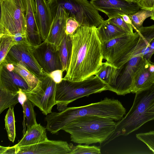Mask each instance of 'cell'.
<instances>
[{
  "mask_svg": "<svg viewBox=\"0 0 154 154\" xmlns=\"http://www.w3.org/2000/svg\"><path fill=\"white\" fill-rule=\"evenodd\" d=\"M34 106L27 98L22 106L23 109L24 120L23 121V134L25 133V119H26L27 129L31 126L37 124L36 118V114L34 109Z\"/></svg>",
  "mask_w": 154,
  "mask_h": 154,
  "instance_id": "cell-26",
  "label": "cell"
},
{
  "mask_svg": "<svg viewBox=\"0 0 154 154\" xmlns=\"http://www.w3.org/2000/svg\"><path fill=\"white\" fill-rule=\"evenodd\" d=\"M90 2L98 11L111 18L120 15L132 14L140 8L137 2L124 0H91Z\"/></svg>",
  "mask_w": 154,
  "mask_h": 154,
  "instance_id": "cell-14",
  "label": "cell"
},
{
  "mask_svg": "<svg viewBox=\"0 0 154 154\" xmlns=\"http://www.w3.org/2000/svg\"><path fill=\"white\" fill-rule=\"evenodd\" d=\"M149 112L154 114V103L151 106L149 110Z\"/></svg>",
  "mask_w": 154,
  "mask_h": 154,
  "instance_id": "cell-40",
  "label": "cell"
},
{
  "mask_svg": "<svg viewBox=\"0 0 154 154\" xmlns=\"http://www.w3.org/2000/svg\"><path fill=\"white\" fill-rule=\"evenodd\" d=\"M52 16L60 6L74 18L80 26L97 27L104 20L97 10L87 0H47Z\"/></svg>",
  "mask_w": 154,
  "mask_h": 154,
  "instance_id": "cell-7",
  "label": "cell"
},
{
  "mask_svg": "<svg viewBox=\"0 0 154 154\" xmlns=\"http://www.w3.org/2000/svg\"><path fill=\"white\" fill-rule=\"evenodd\" d=\"M27 99V97L26 94L22 91L21 89H20L18 92L19 102L22 106Z\"/></svg>",
  "mask_w": 154,
  "mask_h": 154,
  "instance_id": "cell-37",
  "label": "cell"
},
{
  "mask_svg": "<svg viewBox=\"0 0 154 154\" xmlns=\"http://www.w3.org/2000/svg\"><path fill=\"white\" fill-rule=\"evenodd\" d=\"M40 79V82L36 88L25 93L34 106L46 116L52 112L53 106L56 105L57 84L48 75Z\"/></svg>",
  "mask_w": 154,
  "mask_h": 154,
  "instance_id": "cell-10",
  "label": "cell"
},
{
  "mask_svg": "<svg viewBox=\"0 0 154 154\" xmlns=\"http://www.w3.org/2000/svg\"><path fill=\"white\" fill-rule=\"evenodd\" d=\"M63 71L62 69H57L47 74V75L56 84H58L60 83L63 79Z\"/></svg>",
  "mask_w": 154,
  "mask_h": 154,
  "instance_id": "cell-36",
  "label": "cell"
},
{
  "mask_svg": "<svg viewBox=\"0 0 154 154\" xmlns=\"http://www.w3.org/2000/svg\"><path fill=\"white\" fill-rule=\"evenodd\" d=\"M72 48L69 67L63 79L83 80L95 75L103 59L97 27L80 26L71 35Z\"/></svg>",
  "mask_w": 154,
  "mask_h": 154,
  "instance_id": "cell-1",
  "label": "cell"
},
{
  "mask_svg": "<svg viewBox=\"0 0 154 154\" xmlns=\"http://www.w3.org/2000/svg\"><path fill=\"white\" fill-rule=\"evenodd\" d=\"M4 64L7 69L9 71H11L14 70V66L13 64L10 63H6L4 62L2 63L1 64Z\"/></svg>",
  "mask_w": 154,
  "mask_h": 154,
  "instance_id": "cell-39",
  "label": "cell"
},
{
  "mask_svg": "<svg viewBox=\"0 0 154 154\" xmlns=\"http://www.w3.org/2000/svg\"><path fill=\"white\" fill-rule=\"evenodd\" d=\"M72 149L67 142L48 140L36 144L20 146H0V154H70Z\"/></svg>",
  "mask_w": 154,
  "mask_h": 154,
  "instance_id": "cell-9",
  "label": "cell"
},
{
  "mask_svg": "<svg viewBox=\"0 0 154 154\" xmlns=\"http://www.w3.org/2000/svg\"><path fill=\"white\" fill-rule=\"evenodd\" d=\"M138 35L137 31L126 33L102 43L103 59L114 66L128 51Z\"/></svg>",
  "mask_w": 154,
  "mask_h": 154,
  "instance_id": "cell-12",
  "label": "cell"
},
{
  "mask_svg": "<svg viewBox=\"0 0 154 154\" xmlns=\"http://www.w3.org/2000/svg\"><path fill=\"white\" fill-rule=\"evenodd\" d=\"M14 107H10L7 111L5 118V128L9 140L13 143L16 137Z\"/></svg>",
  "mask_w": 154,
  "mask_h": 154,
  "instance_id": "cell-27",
  "label": "cell"
},
{
  "mask_svg": "<svg viewBox=\"0 0 154 154\" xmlns=\"http://www.w3.org/2000/svg\"><path fill=\"white\" fill-rule=\"evenodd\" d=\"M107 20L129 33L134 32L132 25L126 23L120 15L112 18H108Z\"/></svg>",
  "mask_w": 154,
  "mask_h": 154,
  "instance_id": "cell-33",
  "label": "cell"
},
{
  "mask_svg": "<svg viewBox=\"0 0 154 154\" xmlns=\"http://www.w3.org/2000/svg\"><path fill=\"white\" fill-rule=\"evenodd\" d=\"M120 15L126 23L132 25L131 21L128 15L124 14Z\"/></svg>",
  "mask_w": 154,
  "mask_h": 154,
  "instance_id": "cell-38",
  "label": "cell"
},
{
  "mask_svg": "<svg viewBox=\"0 0 154 154\" xmlns=\"http://www.w3.org/2000/svg\"><path fill=\"white\" fill-rule=\"evenodd\" d=\"M136 31L145 40L154 54V25L149 26H142Z\"/></svg>",
  "mask_w": 154,
  "mask_h": 154,
  "instance_id": "cell-30",
  "label": "cell"
},
{
  "mask_svg": "<svg viewBox=\"0 0 154 154\" xmlns=\"http://www.w3.org/2000/svg\"><path fill=\"white\" fill-rule=\"evenodd\" d=\"M15 44L12 36L8 35H0V64L4 61L9 51Z\"/></svg>",
  "mask_w": 154,
  "mask_h": 154,
  "instance_id": "cell-29",
  "label": "cell"
},
{
  "mask_svg": "<svg viewBox=\"0 0 154 154\" xmlns=\"http://www.w3.org/2000/svg\"><path fill=\"white\" fill-rule=\"evenodd\" d=\"M72 149L70 154H100L101 150L99 147L95 146H89L88 145H82L79 144L74 146L72 144H70Z\"/></svg>",
  "mask_w": 154,
  "mask_h": 154,
  "instance_id": "cell-31",
  "label": "cell"
},
{
  "mask_svg": "<svg viewBox=\"0 0 154 154\" xmlns=\"http://www.w3.org/2000/svg\"><path fill=\"white\" fill-rule=\"evenodd\" d=\"M143 58L141 54H137L120 67L117 68L112 82L107 87V90L119 95L131 93L135 76Z\"/></svg>",
  "mask_w": 154,
  "mask_h": 154,
  "instance_id": "cell-8",
  "label": "cell"
},
{
  "mask_svg": "<svg viewBox=\"0 0 154 154\" xmlns=\"http://www.w3.org/2000/svg\"><path fill=\"white\" fill-rule=\"evenodd\" d=\"M154 84V63L143 58L135 76L132 93L146 89Z\"/></svg>",
  "mask_w": 154,
  "mask_h": 154,
  "instance_id": "cell-17",
  "label": "cell"
},
{
  "mask_svg": "<svg viewBox=\"0 0 154 154\" xmlns=\"http://www.w3.org/2000/svg\"><path fill=\"white\" fill-rule=\"evenodd\" d=\"M152 11L141 9L134 14L128 15L131 21L133 29L136 31L143 26L144 21L147 18L152 16Z\"/></svg>",
  "mask_w": 154,
  "mask_h": 154,
  "instance_id": "cell-28",
  "label": "cell"
},
{
  "mask_svg": "<svg viewBox=\"0 0 154 154\" xmlns=\"http://www.w3.org/2000/svg\"><path fill=\"white\" fill-rule=\"evenodd\" d=\"M137 3L141 9L154 10V0H138Z\"/></svg>",
  "mask_w": 154,
  "mask_h": 154,
  "instance_id": "cell-35",
  "label": "cell"
},
{
  "mask_svg": "<svg viewBox=\"0 0 154 154\" xmlns=\"http://www.w3.org/2000/svg\"><path fill=\"white\" fill-rule=\"evenodd\" d=\"M153 14L152 16H151L150 19L154 21V10L152 11Z\"/></svg>",
  "mask_w": 154,
  "mask_h": 154,
  "instance_id": "cell-42",
  "label": "cell"
},
{
  "mask_svg": "<svg viewBox=\"0 0 154 154\" xmlns=\"http://www.w3.org/2000/svg\"><path fill=\"white\" fill-rule=\"evenodd\" d=\"M14 70L22 78L27 84L29 91L36 88L40 80L20 63L13 64Z\"/></svg>",
  "mask_w": 154,
  "mask_h": 154,
  "instance_id": "cell-23",
  "label": "cell"
},
{
  "mask_svg": "<svg viewBox=\"0 0 154 154\" xmlns=\"http://www.w3.org/2000/svg\"><path fill=\"white\" fill-rule=\"evenodd\" d=\"M135 94L131 107L125 116L116 123L114 131L105 144L119 136H127L154 120V114L149 112L154 103V84Z\"/></svg>",
  "mask_w": 154,
  "mask_h": 154,
  "instance_id": "cell-4",
  "label": "cell"
},
{
  "mask_svg": "<svg viewBox=\"0 0 154 154\" xmlns=\"http://www.w3.org/2000/svg\"><path fill=\"white\" fill-rule=\"evenodd\" d=\"M80 26L79 23L74 18L69 16L66 24V34L72 35Z\"/></svg>",
  "mask_w": 154,
  "mask_h": 154,
  "instance_id": "cell-34",
  "label": "cell"
},
{
  "mask_svg": "<svg viewBox=\"0 0 154 154\" xmlns=\"http://www.w3.org/2000/svg\"><path fill=\"white\" fill-rule=\"evenodd\" d=\"M97 29L98 37L102 43L129 33L107 20H104Z\"/></svg>",
  "mask_w": 154,
  "mask_h": 154,
  "instance_id": "cell-21",
  "label": "cell"
},
{
  "mask_svg": "<svg viewBox=\"0 0 154 154\" xmlns=\"http://www.w3.org/2000/svg\"><path fill=\"white\" fill-rule=\"evenodd\" d=\"M137 139L144 143L154 153V131L136 134Z\"/></svg>",
  "mask_w": 154,
  "mask_h": 154,
  "instance_id": "cell-32",
  "label": "cell"
},
{
  "mask_svg": "<svg viewBox=\"0 0 154 154\" xmlns=\"http://www.w3.org/2000/svg\"><path fill=\"white\" fill-rule=\"evenodd\" d=\"M0 88L14 93H17L20 89L26 93L29 91L24 80L14 70L9 71L4 64H0Z\"/></svg>",
  "mask_w": 154,
  "mask_h": 154,
  "instance_id": "cell-16",
  "label": "cell"
},
{
  "mask_svg": "<svg viewBox=\"0 0 154 154\" xmlns=\"http://www.w3.org/2000/svg\"><path fill=\"white\" fill-rule=\"evenodd\" d=\"M25 1L27 40L31 45L37 46L41 44L43 41L36 20L35 3V0Z\"/></svg>",
  "mask_w": 154,
  "mask_h": 154,
  "instance_id": "cell-19",
  "label": "cell"
},
{
  "mask_svg": "<svg viewBox=\"0 0 154 154\" xmlns=\"http://www.w3.org/2000/svg\"><path fill=\"white\" fill-rule=\"evenodd\" d=\"M72 48L71 35L66 34L58 49L62 65V70L63 72H66L69 68L72 54Z\"/></svg>",
  "mask_w": 154,
  "mask_h": 154,
  "instance_id": "cell-22",
  "label": "cell"
},
{
  "mask_svg": "<svg viewBox=\"0 0 154 154\" xmlns=\"http://www.w3.org/2000/svg\"><path fill=\"white\" fill-rule=\"evenodd\" d=\"M34 57L43 71L47 74L54 70L62 69L57 49L45 41L40 45H32Z\"/></svg>",
  "mask_w": 154,
  "mask_h": 154,
  "instance_id": "cell-13",
  "label": "cell"
},
{
  "mask_svg": "<svg viewBox=\"0 0 154 154\" xmlns=\"http://www.w3.org/2000/svg\"><path fill=\"white\" fill-rule=\"evenodd\" d=\"M126 1L133 2H137L138 1V0H124Z\"/></svg>",
  "mask_w": 154,
  "mask_h": 154,
  "instance_id": "cell-41",
  "label": "cell"
},
{
  "mask_svg": "<svg viewBox=\"0 0 154 154\" xmlns=\"http://www.w3.org/2000/svg\"><path fill=\"white\" fill-rule=\"evenodd\" d=\"M125 109L117 99L106 97L101 101L78 107H67L59 112H52L45 117L46 129L52 134L58 132L76 118L87 116H98L121 120L126 113Z\"/></svg>",
  "mask_w": 154,
  "mask_h": 154,
  "instance_id": "cell-2",
  "label": "cell"
},
{
  "mask_svg": "<svg viewBox=\"0 0 154 154\" xmlns=\"http://www.w3.org/2000/svg\"><path fill=\"white\" fill-rule=\"evenodd\" d=\"M117 68L107 61L102 63L95 75L106 85L107 87L112 82Z\"/></svg>",
  "mask_w": 154,
  "mask_h": 154,
  "instance_id": "cell-24",
  "label": "cell"
},
{
  "mask_svg": "<svg viewBox=\"0 0 154 154\" xmlns=\"http://www.w3.org/2000/svg\"><path fill=\"white\" fill-rule=\"evenodd\" d=\"M3 62L13 64L20 63L39 79L47 75L35 59L32 45L28 42L14 45Z\"/></svg>",
  "mask_w": 154,
  "mask_h": 154,
  "instance_id": "cell-11",
  "label": "cell"
},
{
  "mask_svg": "<svg viewBox=\"0 0 154 154\" xmlns=\"http://www.w3.org/2000/svg\"><path fill=\"white\" fill-rule=\"evenodd\" d=\"M106 90V85L96 75L79 81L63 79L56 84L55 101L57 109L61 112L77 99Z\"/></svg>",
  "mask_w": 154,
  "mask_h": 154,
  "instance_id": "cell-5",
  "label": "cell"
},
{
  "mask_svg": "<svg viewBox=\"0 0 154 154\" xmlns=\"http://www.w3.org/2000/svg\"><path fill=\"white\" fill-rule=\"evenodd\" d=\"M0 35H26L25 0H0Z\"/></svg>",
  "mask_w": 154,
  "mask_h": 154,
  "instance_id": "cell-6",
  "label": "cell"
},
{
  "mask_svg": "<svg viewBox=\"0 0 154 154\" xmlns=\"http://www.w3.org/2000/svg\"><path fill=\"white\" fill-rule=\"evenodd\" d=\"M18 103V93H14L0 88V113L10 107H14Z\"/></svg>",
  "mask_w": 154,
  "mask_h": 154,
  "instance_id": "cell-25",
  "label": "cell"
},
{
  "mask_svg": "<svg viewBox=\"0 0 154 154\" xmlns=\"http://www.w3.org/2000/svg\"><path fill=\"white\" fill-rule=\"evenodd\" d=\"M35 18L42 39L45 41L48 36L53 17L47 0H35Z\"/></svg>",
  "mask_w": 154,
  "mask_h": 154,
  "instance_id": "cell-18",
  "label": "cell"
},
{
  "mask_svg": "<svg viewBox=\"0 0 154 154\" xmlns=\"http://www.w3.org/2000/svg\"><path fill=\"white\" fill-rule=\"evenodd\" d=\"M69 16V14L65 9L59 5L53 17V21L45 41L54 46L58 50L66 35V24Z\"/></svg>",
  "mask_w": 154,
  "mask_h": 154,
  "instance_id": "cell-15",
  "label": "cell"
},
{
  "mask_svg": "<svg viewBox=\"0 0 154 154\" xmlns=\"http://www.w3.org/2000/svg\"><path fill=\"white\" fill-rule=\"evenodd\" d=\"M116 123L109 118L87 116L75 119L62 130L70 134L71 140L89 145L106 142L114 131Z\"/></svg>",
  "mask_w": 154,
  "mask_h": 154,
  "instance_id": "cell-3",
  "label": "cell"
},
{
  "mask_svg": "<svg viewBox=\"0 0 154 154\" xmlns=\"http://www.w3.org/2000/svg\"><path fill=\"white\" fill-rule=\"evenodd\" d=\"M46 129V128L43 127L40 124L37 123L31 126L26 129L22 138L14 146L32 145L48 140Z\"/></svg>",
  "mask_w": 154,
  "mask_h": 154,
  "instance_id": "cell-20",
  "label": "cell"
}]
</instances>
